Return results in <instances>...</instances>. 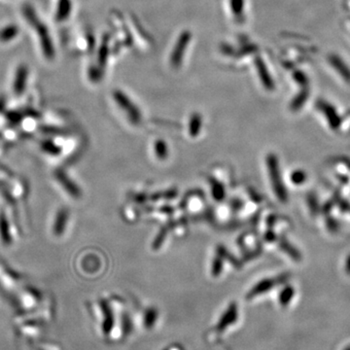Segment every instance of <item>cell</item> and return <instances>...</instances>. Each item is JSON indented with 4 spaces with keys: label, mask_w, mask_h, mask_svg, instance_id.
I'll use <instances>...</instances> for the list:
<instances>
[{
    "label": "cell",
    "mask_w": 350,
    "mask_h": 350,
    "mask_svg": "<svg viewBox=\"0 0 350 350\" xmlns=\"http://www.w3.org/2000/svg\"><path fill=\"white\" fill-rule=\"evenodd\" d=\"M292 296H293V289L291 287H286L280 295L281 303H284V304L288 303L290 301V299L292 298Z\"/></svg>",
    "instance_id": "15"
},
{
    "label": "cell",
    "mask_w": 350,
    "mask_h": 350,
    "mask_svg": "<svg viewBox=\"0 0 350 350\" xmlns=\"http://www.w3.org/2000/svg\"><path fill=\"white\" fill-rule=\"evenodd\" d=\"M22 304L26 307H33L42 299V294L33 287H27L20 295Z\"/></svg>",
    "instance_id": "7"
},
{
    "label": "cell",
    "mask_w": 350,
    "mask_h": 350,
    "mask_svg": "<svg viewBox=\"0 0 350 350\" xmlns=\"http://www.w3.org/2000/svg\"><path fill=\"white\" fill-rule=\"evenodd\" d=\"M223 271V258L220 255L216 256L215 259L213 260L212 267H211V273L213 276H219L221 275Z\"/></svg>",
    "instance_id": "13"
},
{
    "label": "cell",
    "mask_w": 350,
    "mask_h": 350,
    "mask_svg": "<svg viewBox=\"0 0 350 350\" xmlns=\"http://www.w3.org/2000/svg\"><path fill=\"white\" fill-rule=\"evenodd\" d=\"M305 173L302 171H295L291 174V181L296 185H301L305 181Z\"/></svg>",
    "instance_id": "14"
},
{
    "label": "cell",
    "mask_w": 350,
    "mask_h": 350,
    "mask_svg": "<svg viewBox=\"0 0 350 350\" xmlns=\"http://www.w3.org/2000/svg\"><path fill=\"white\" fill-rule=\"evenodd\" d=\"M287 278V275H280L275 278H267L260 281L259 283L256 284L255 286L251 289V291L248 293V298L255 297L259 294L265 293L272 288H274L276 285L282 283Z\"/></svg>",
    "instance_id": "6"
},
{
    "label": "cell",
    "mask_w": 350,
    "mask_h": 350,
    "mask_svg": "<svg viewBox=\"0 0 350 350\" xmlns=\"http://www.w3.org/2000/svg\"><path fill=\"white\" fill-rule=\"evenodd\" d=\"M266 168L269 171V175L273 189L275 191L276 197L279 200L285 202L287 200V192L284 186L281 173L279 170V163L277 157L275 154H269L266 157Z\"/></svg>",
    "instance_id": "1"
},
{
    "label": "cell",
    "mask_w": 350,
    "mask_h": 350,
    "mask_svg": "<svg viewBox=\"0 0 350 350\" xmlns=\"http://www.w3.org/2000/svg\"><path fill=\"white\" fill-rule=\"evenodd\" d=\"M154 151L156 154V157L161 161L167 160L169 157V148H168L166 142L162 141V140H158V141L155 142Z\"/></svg>",
    "instance_id": "9"
},
{
    "label": "cell",
    "mask_w": 350,
    "mask_h": 350,
    "mask_svg": "<svg viewBox=\"0 0 350 350\" xmlns=\"http://www.w3.org/2000/svg\"><path fill=\"white\" fill-rule=\"evenodd\" d=\"M345 270L347 272V274H350V256H348L347 260H346V263H345Z\"/></svg>",
    "instance_id": "19"
},
{
    "label": "cell",
    "mask_w": 350,
    "mask_h": 350,
    "mask_svg": "<svg viewBox=\"0 0 350 350\" xmlns=\"http://www.w3.org/2000/svg\"><path fill=\"white\" fill-rule=\"evenodd\" d=\"M53 178L57 186L63 190L71 199H79L82 197V191L72 178L68 175L67 171L58 169L53 172Z\"/></svg>",
    "instance_id": "2"
},
{
    "label": "cell",
    "mask_w": 350,
    "mask_h": 350,
    "mask_svg": "<svg viewBox=\"0 0 350 350\" xmlns=\"http://www.w3.org/2000/svg\"><path fill=\"white\" fill-rule=\"evenodd\" d=\"M280 246H281L282 250L285 251L287 254L291 256L294 260H300V253L289 242H287L286 240H281Z\"/></svg>",
    "instance_id": "11"
},
{
    "label": "cell",
    "mask_w": 350,
    "mask_h": 350,
    "mask_svg": "<svg viewBox=\"0 0 350 350\" xmlns=\"http://www.w3.org/2000/svg\"><path fill=\"white\" fill-rule=\"evenodd\" d=\"M217 254L218 255L221 256L223 259H224V258H227V260H229V261L233 264V265H235V266H237V267H239L238 261H237V259H235L233 256L231 255V253L228 251L227 249H226L224 246H218Z\"/></svg>",
    "instance_id": "12"
},
{
    "label": "cell",
    "mask_w": 350,
    "mask_h": 350,
    "mask_svg": "<svg viewBox=\"0 0 350 350\" xmlns=\"http://www.w3.org/2000/svg\"><path fill=\"white\" fill-rule=\"evenodd\" d=\"M168 232H169L168 228H161V231L159 232L158 236L156 237L155 240H154V242H153V248H154V250H158V249L161 247V244L163 243V241H164V239H166V237L168 236Z\"/></svg>",
    "instance_id": "10"
},
{
    "label": "cell",
    "mask_w": 350,
    "mask_h": 350,
    "mask_svg": "<svg viewBox=\"0 0 350 350\" xmlns=\"http://www.w3.org/2000/svg\"><path fill=\"white\" fill-rule=\"evenodd\" d=\"M14 242L9 217L4 209H0V243L10 247Z\"/></svg>",
    "instance_id": "4"
},
{
    "label": "cell",
    "mask_w": 350,
    "mask_h": 350,
    "mask_svg": "<svg viewBox=\"0 0 350 350\" xmlns=\"http://www.w3.org/2000/svg\"><path fill=\"white\" fill-rule=\"evenodd\" d=\"M70 220V211L67 208H60L57 209L53 222H52V235L57 238L64 237L67 232L68 223Z\"/></svg>",
    "instance_id": "3"
},
{
    "label": "cell",
    "mask_w": 350,
    "mask_h": 350,
    "mask_svg": "<svg viewBox=\"0 0 350 350\" xmlns=\"http://www.w3.org/2000/svg\"><path fill=\"white\" fill-rule=\"evenodd\" d=\"M22 281V275L14 272L9 266L4 265L0 263V284L2 286L8 287L7 289H12L13 287H17Z\"/></svg>",
    "instance_id": "5"
},
{
    "label": "cell",
    "mask_w": 350,
    "mask_h": 350,
    "mask_svg": "<svg viewBox=\"0 0 350 350\" xmlns=\"http://www.w3.org/2000/svg\"><path fill=\"white\" fill-rule=\"evenodd\" d=\"M13 176V173L11 172L9 169H7L4 166L0 164V177L2 178H11Z\"/></svg>",
    "instance_id": "17"
},
{
    "label": "cell",
    "mask_w": 350,
    "mask_h": 350,
    "mask_svg": "<svg viewBox=\"0 0 350 350\" xmlns=\"http://www.w3.org/2000/svg\"><path fill=\"white\" fill-rule=\"evenodd\" d=\"M199 132V119L196 118L192 121L191 127H190V133L192 136H197Z\"/></svg>",
    "instance_id": "16"
},
{
    "label": "cell",
    "mask_w": 350,
    "mask_h": 350,
    "mask_svg": "<svg viewBox=\"0 0 350 350\" xmlns=\"http://www.w3.org/2000/svg\"><path fill=\"white\" fill-rule=\"evenodd\" d=\"M242 205H243V203H242V201L240 199H233L232 202H231V208H232L233 210H235V211L241 209Z\"/></svg>",
    "instance_id": "18"
},
{
    "label": "cell",
    "mask_w": 350,
    "mask_h": 350,
    "mask_svg": "<svg viewBox=\"0 0 350 350\" xmlns=\"http://www.w3.org/2000/svg\"><path fill=\"white\" fill-rule=\"evenodd\" d=\"M209 184L211 186V194L213 199L221 201L226 197V190L221 182L215 178H209Z\"/></svg>",
    "instance_id": "8"
}]
</instances>
